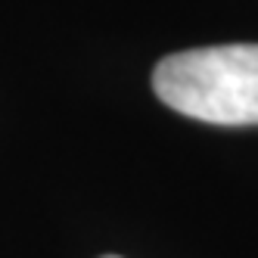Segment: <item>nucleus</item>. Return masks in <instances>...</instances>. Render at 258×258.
<instances>
[{
  "mask_svg": "<svg viewBox=\"0 0 258 258\" xmlns=\"http://www.w3.org/2000/svg\"><path fill=\"white\" fill-rule=\"evenodd\" d=\"M159 100L209 124H258V44L199 47L165 56L153 72Z\"/></svg>",
  "mask_w": 258,
  "mask_h": 258,
  "instance_id": "1",
  "label": "nucleus"
},
{
  "mask_svg": "<svg viewBox=\"0 0 258 258\" xmlns=\"http://www.w3.org/2000/svg\"><path fill=\"white\" fill-rule=\"evenodd\" d=\"M106 258H118V255H106Z\"/></svg>",
  "mask_w": 258,
  "mask_h": 258,
  "instance_id": "2",
  "label": "nucleus"
}]
</instances>
